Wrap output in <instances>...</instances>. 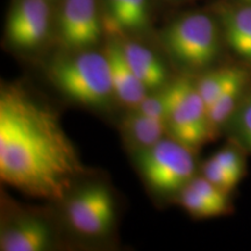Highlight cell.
I'll return each mask as SVG.
<instances>
[{"label":"cell","mask_w":251,"mask_h":251,"mask_svg":"<svg viewBox=\"0 0 251 251\" xmlns=\"http://www.w3.org/2000/svg\"><path fill=\"white\" fill-rule=\"evenodd\" d=\"M120 128L126 143L134 151L149 148L169 135L164 120L148 117L137 109H128Z\"/></svg>","instance_id":"cell-16"},{"label":"cell","mask_w":251,"mask_h":251,"mask_svg":"<svg viewBox=\"0 0 251 251\" xmlns=\"http://www.w3.org/2000/svg\"><path fill=\"white\" fill-rule=\"evenodd\" d=\"M247 153L240 144L229 139V142L212 157L240 184L247 175Z\"/></svg>","instance_id":"cell-19"},{"label":"cell","mask_w":251,"mask_h":251,"mask_svg":"<svg viewBox=\"0 0 251 251\" xmlns=\"http://www.w3.org/2000/svg\"><path fill=\"white\" fill-rule=\"evenodd\" d=\"M103 27L115 36L144 30L149 25V0H105Z\"/></svg>","instance_id":"cell-13"},{"label":"cell","mask_w":251,"mask_h":251,"mask_svg":"<svg viewBox=\"0 0 251 251\" xmlns=\"http://www.w3.org/2000/svg\"><path fill=\"white\" fill-rule=\"evenodd\" d=\"M168 111L165 122L168 134L194 151L213 140L208 112L198 92L194 79L183 77L165 87Z\"/></svg>","instance_id":"cell-5"},{"label":"cell","mask_w":251,"mask_h":251,"mask_svg":"<svg viewBox=\"0 0 251 251\" xmlns=\"http://www.w3.org/2000/svg\"><path fill=\"white\" fill-rule=\"evenodd\" d=\"M57 113L18 83L0 89V179L29 197L65 200L89 176Z\"/></svg>","instance_id":"cell-1"},{"label":"cell","mask_w":251,"mask_h":251,"mask_svg":"<svg viewBox=\"0 0 251 251\" xmlns=\"http://www.w3.org/2000/svg\"><path fill=\"white\" fill-rule=\"evenodd\" d=\"M250 84L251 71L247 67H243L236 77L222 91L218 99L209 106L208 122L213 140L224 133L226 126L234 115Z\"/></svg>","instance_id":"cell-15"},{"label":"cell","mask_w":251,"mask_h":251,"mask_svg":"<svg viewBox=\"0 0 251 251\" xmlns=\"http://www.w3.org/2000/svg\"><path fill=\"white\" fill-rule=\"evenodd\" d=\"M120 43L128 64L149 93L164 89L170 83L168 69L152 50L135 41L121 40Z\"/></svg>","instance_id":"cell-12"},{"label":"cell","mask_w":251,"mask_h":251,"mask_svg":"<svg viewBox=\"0 0 251 251\" xmlns=\"http://www.w3.org/2000/svg\"><path fill=\"white\" fill-rule=\"evenodd\" d=\"M55 234L42 216L19 213L6 218L0 229L1 251H46L51 249Z\"/></svg>","instance_id":"cell-9"},{"label":"cell","mask_w":251,"mask_h":251,"mask_svg":"<svg viewBox=\"0 0 251 251\" xmlns=\"http://www.w3.org/2000/svg\"><path fill=\"white\" fill-rule=\"evenodd\" d=\"M50 83L70 101L93 109H107L117 102L105 51H68L49 63Z\"/></svg>","instance_id":"cell-2"},{"label":"cell","mask_w":251,"mask_h":251,"mask_svg":"<svg viewBox=\"0 0 251 251\" xmlns=\"http://www.w3.org/2000/svg\"><path fill=\"white\" fill-rule=\"evenodd\" d=\"M64 214L70 228L79 236H107L115 224L114 197L105 184L93 183L74 188L65 198Z\"/></svg>","instance_id":"cell-6"},{"label":"cell","mask_w":251,"mask_h":251,"mask_svg":"<svg viewBox=\"0 0 251 251\" xmlns=\"http://www.w3.org/2000/svg\"><path fill=\"white\" fill-rule=\"evenodd\" d=\"M168 54L190 75L218 67L221 56V34L215 20L201 12L175 19L162 33Z\"/></svg>","instance_id":"cell-3"},{"label":"cell","mask_w":251,"mask_h":251,"mask_svg":"<svg viewBox=\"0 0 251 251\" xmlns=\"http://www.w3.org/2000/svg\"><path fill=\"white\" fill-rule=\"evenodd\" d=\"M105 54L109 63L115 99L127 111L137 108L149 92L128 64L120 41L117 39L111 41L106 47Z\"/></svg>","instance_id":"cell-11"},{"label":"cell","mask_w":251,"mask_h":251,"mask_svg":"<svg viewBox=\"0 0 251 251\" xmlns=\"http://www.w3.org/2000/svg\"><path fill=\"white\" fill-rule=\"evenodd\" d=\"M225 131L229 134V139L251 153V84L234 115L226 126Z\"/></svg>","instance_id":"cell-18"},{"label":"cell","mask_w":251,"mask_h":251,"mask_svg":"<svg viewBox=\"0 0 251 251\" xmlns=\"http://www.w3.org/2000/svg\"><path fill=\"white\" fill-rule=\"evenodd\" d=\"M165 87L156 91V92L147 94V97L142 100L139 107L135 109L148 115V117L161 119V120L165 121L166 111H168V98H166Z\"/></svg>","instance_id":"cell-21"},{"label":"cell","mask_w":251,"mask_h":251,"mask_svg":"<svg viewBox=\"0 0 251 251\" xmlns=\"http://www.w3.org/2000/svg\"><path fill=\"white\" fill-rule=\"evenodd\" d=\"M200 175L228 193H231L238 186L237 181L212 156L200 166Z\"/></svg>","instance_id":"cell-20"},{"label":"cell","mask_w":251,"mask_h":251,"mask_svg":"<svg viewBox=\"0 0 251 251\" xmlns=\"http://www.w3.org/2000/svg\"><path fill=\"white\" fill-rule=\"evenodd\" d=\"M175 200L194 219H213L233 212L230 193L211 183L201 175H196Z\"/></svg>","instance_id":"cell-10"},{"label":"cell","mask_w":251,"mask_h":251,"mask_svg":"<svg viewBox=\"0 0 251 251\" xmlns=\"http://www.w3.org/2000/svg\"><path fill=\"white\" fill-rule=\"evenodd\" d=\"M242 68L240 65H218L196 76L194 83L205 102L207 112L209 106L218 99L222 91L236 77Z\"/></svg>","instance_id":"cell-17"},{"label":"cell","mask_w":251,"mask_h":251,"mask_svg":"<svg viewBox=\"0 0 251 251\" xmlns=\"http://www.w3.org/2000/svg\"><path fill=\"white\" fill-rule=\"evenodd\" d=\"M240 1L243 4H251V0H240Z\"/></svg>","instance_id":"cell-22"},{"label":"cell","mask_w":251,"mask_h":251,"mask_svg":"<svg viewBox=\"0 0 251 251\" xmlns=\"http://www.w3.org/2000/svg\"><path fill=\"white\" fill-rule=\"evenodd\" d=\"M103 29L97 0H64L58 15L57 34L68 51L92 49L99 43Z\"/></svg>","instance_id":"cell-7"},{"label":"cell","mask_w":251,"mask_h":251,"mask_svg":"<svg viewBox=\"0 0 251 251\" xmlns=\"http://www.w3.org/2000/svg\"><path fill=\"white\" fill-rule=\"evenodd\" d=\"M48 0H18L6 21V39L13 48L29 51L42 46L49 34Z\"/></svg>","instance_id":"cell-8"},{"label":"cell","mask_w":251,"mask_h":251,"mask_svg":"<svg viewBox=\"0 0 251 251\" xmlns=\"http://www.w3.org/2000/svg\"><path fill=\"white\" fill-rule=\"evenodd\" d=\"M193 149L174 137H164L149 148L135 151L144 183L153 193L176 197L196 176Z\"/></svg>","instance_id":"cell-4"},{"label":"cell","mask_w":251,"mask_h":251,"mask_svg":"<svg viewBox=\"0 0 251 251\" xmlns=\"http://www.w3.org/2000/svg\"><path fill=\"white\" fill-rule=\"evenodd\" d=\"M221 24L225 42L251 71V4L225 9Z\"/></svg>","instance_id":"cell-14"}]
</instances>
